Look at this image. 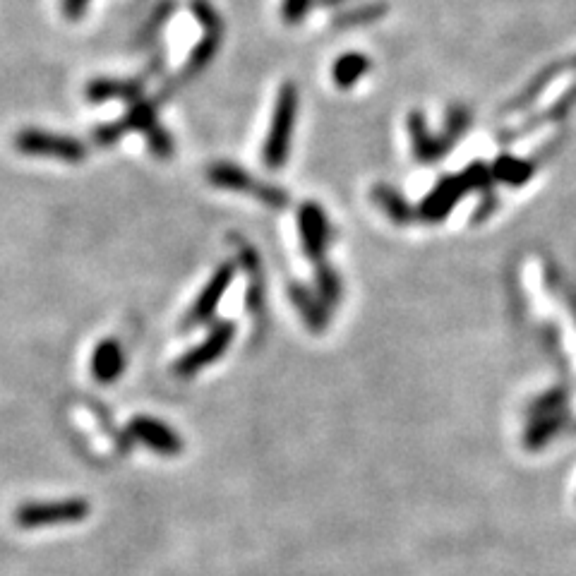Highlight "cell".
<instances>
[{
  "mask_svg": "<svg viewBox=\"0 0 576 576\" xmlns=\"http://www.w3.org/2000/svg\"><path fill=\"white\" fill-rule=\"evenodd\" d=\"M298 118V87L293 82H286L276 96L272 125H269L267 140L262 147V161L269 168H281L288 161L293 142V130H296Z\"/></svg>",
  "mask_w": 576,
  "mask_h": 576,
  "instance_id": "cell-1",
  "label": "cell"
},
{
  "mask_svg": "<svg viewBox=\"0 0 576 576\" xmlns=\"http://www.w3.org/2000/svg\"><path fill=\"white\" fill-rule=\"evenodd\" d=\"M15 147L27 156H48V159L68 161V164H77V161L87 159L84 142L68 135H53V132L46 130L17 132Z\"/></svg>",
  "mask_w": 576,
  "mask_h": 576,
  "instance_id": "cell-2",
  "label": "cell"
},
{
  "mask_svg": "<svg viewBox=\"0 0 576 576\" xmlns=\"http://www.w3.org/2000/svg\"><path fill=\"white\" fill-rule=\"evenodd\" d=\"M87 500H60V502H29L22 504L15 512L17 526L22 528H46L60 524H77L87 519L89 514Z\"/></svg>",
  "mask_w": 576,
  "mask_h": 576,
  "instance_id": "cell-3",
  "label": "cell"
},
{
  "mask_svg": "<svg viewBox=\"0 0 576 576\" xmlns=\"http://www.w3.org/2000/svg\"><path fill=\"white\" fill-rule=\"evenodd\" d=\"M207 180H209V183H214L216 188L248 192V195H255L257 200L272 204V207H284V204L288 202L286 192L281 190V188H274V185L260 183V180L252 178L248 171H243V168L236 166V164H226V161L209 166Z\"/></svg>",
  "mask_w": 576,
  "mask_h": 576,
  "instance_id": "cell-4",
  "label": "cell"
},
{
  "mask_svg": "<svg viewBox=\"0 0 576 576\" xmlns=\"http://www.w3.org/2000/svg\"><path fill=\"white\" fill-rule=\"evenodd\" d=\"M233 336H236V324L216 322L214 329L207 334V339H204L200 346L190 348L188 353H183V356L178 358L173 372H176L178 377L197 375V372L207 368V365H212L214 360H219L221 356H224L226 348L231 346Z\"/></svg>",
  "mask_w": 576,
  "mask_h": 576,
  "instance_id": "cell-5",
  "label": "cell"
},
{
  "mask_svg": "<svg viewBox=\"0 0 576 576\" xmlns=\"http://www.w3.org/2000/svg\"><path fill=\"white\" fill-rule=\"evenodd\" d=\"M233 276H236V267H233L231 262L221 264V267L216 269L212 279L207 281V286L202 288V293L197 296L195 303H192L188 315L183 317V329L200 327V324H207L209 320H212L216 308H219L221 298H224L226 288L231 286Z\"/></svg>",
  "mask_w": 576,
  "mask_h": 576,
  "instance_id": "cell-6",
  "label": "cell"
},
{
  "mask_svg": "<svg viewBox=\"0 0 576 576\" xmlns=\"http://www.w3.org/2000/svg\"><path fill=\"white\" fill-rule=\"evenodd\" d=\"M128 430L132 432L135 440H140L144 447L154 449V452L166 454V456H176L183 452V440L173 428L161 423V420L149 418V416H137L130 420Z\"/></svg>",
  "mask_w": 576,
  "mask_h": 576,
  "instance_id": "cell-7",
  "label": "cell"
},
{
  "mask_svg": "<svg viewBox=\"0 0 576 576\" xmlns=\"http://www.w3.org/2000/svg\"><path fill=\"white\" fill-rule=\"evenodd\" d=\"M567 70H576V56H572L569 60H562V63H550L548 68L540 70L536 77H531V82H526V87L521 89L519 94H514L512 101H507V104L502 106V116H509V113H516V111H524V108L531 106L533 101L540 99L545 89H548L550 84Z\"/></svg>",
  "mask_w": 576,
  "mask_h": 576,
  "instance_id": "cell-8",
  "label": "cell"
},
{
  "mask_svg": "<svg viewBox=\"0 0 576 576\" xmlns=\"http://www.w3.org/2000/svg\"><path fill=\"white\" fill-rule=\"evenodd\" d=\"M574 106H576V84H572V87H569L562 96H557V99L552 101V104L545 108V111H540V113H536V116L526 118L524 123H519L516 128L504 130L502 135H497V140H500V142L519 140V137L528 135V132H533L536 128H540V125H548V123H555V120H562L569 111H572Z\"/></svg>",
  "mask_w": 576,
  "mask_h": 576,
  "instance_id": "cell-9",
  "label": "cell"
},
{
  "mask_svg": "<svg viewBox=\"0 0 576 576\" xmlns=\"http://www.w3.org/2000/svg\"><path fill=\"white\" fill-rule=\"evenodd\" d=\"M125 370V353L123 346L118 344L116 339H106L96 346L94 356H92V375L94 380H99L101 384H111L116 382Z\"/></svg>",
  "mask_w": 576,
  "mask_h": 576,
  "instance_id": "cell-10",
  "label": "cell"
},
{
  "mask_svg": "<svg viewBox=\"0 0 576 576\" xmlns=\"http://www.w3.org/2000/svg\"><path fill=\"white\" fill-rule=\"evenodd\" d=\"M408 130H411L413 137V147H416V154L420 161H435L444 154V149L449 147L447 137H432L428 132V125H425V118L420 116L418 111H413L408 116Z\"/></svg>",
  "mask_w": 576,
  "mask_h": 576,
  "instance_id": "cell-11",
  "label": "cell"
},
{
  "mask_svg": "<svg viewBox=\"0 0 576 576\" xmlns=\"http://www.w3.org/2000/svg\"><path fill=\"white\" fill-rule=\"evenodd\" d=\"M140 84L135 82H118V80H94L87 84V99L92 104H104V101L113 99H140Z\"/></svg>",
  "mask_w": 576,
  "mask_h": 576,
  "instance_id": "cell-12",
  "label": "cell"
},
{
  "mask_svg": "<svg viewBox=\"0 0 576 576\" xmlns=\"http://www.w3.org/2000/svg\"><path fill=\"white\" fill-rule=\"evenodd\" d=\"M389 12V3L384 0H368V3H360L356 8L344 10L336 15L334 27L336 29H351V27H363V24H372L382 20Z\"/></svg>",
  "mask_w": 576,
  "mask_h": 576,
  "instance_id": "cell-13",
  "label": "cell"
},
{
  "mask_svg": "<svg viewBox=\"0 0 576 576\" xmlns=\"http://www.w3.org/2000/svg\"><path fill=\"white\" fill-rule=\"evenodd\" d=\"M370 68L372 63L365 53H344V56H339V60H336L332 68L336 87L341 89L353 87V84H356Z\"/></svg>",
  "mask_w": 576,
  "mask_h": 576,
  "instance_id": "cell-14",
  "label": "cell"
},
{
  "mask_svg": "<svg viewBox=\"0 0 576 576\" xmlns=\"http://www.w3.org/2000/svg\"><path fill=\"white\" fill-rule=\"evenodd\" d=\"M300 231H303L305 248L315 255L324 243V216L317 204H303V209H300Z\"/></svg>",
  "mask_w": 576,
  "mask_h": 576,
  "instance_id": "cell-15",
  "label": "cell"
},
{
  "mask_svg": "<svg viewBox=\"0 0 576 576\" xmlns=\"http://www.w3.org/2000/svg\"><path fill=\"white\" fill-rule=\"evenodd\" d=\"M118 125L123 132L137 130V132H144V135H147V132L152 130L154 125H159V120H156V106L152 104V101H144V99L132 101L128 113H125V118L120 120Z\"/></svg>",
  "mask_w": 576,
  "mask_h": 576,
  "instance_id": "cell-16",
  "label": "cell"
},
{
  "mask_svg": "<svg viewBox=\"0 0 576 576\" xmlns=\"http://www.w3.org/2000/svg\"><path fill=\"white\" fill-rule=\"evenodd\" d=\"M219 41H221V29H207L204 39L195 46V51L190 53L188 68H185V77L195 75V72H200L202 68H207V65L212 63L216 48H219Z\"/></svg>",
  "mask_w": 576,
  "mask_h": 576,
  "instance_id": "cell-17",
  "label": "cell"
},
{
  "mask_svg": "<svg viewBox=\"0 0 576 576\" xmlns=\"http://www.w3.org/2000/svg\"><path fill=\"white\" fill-rule=\"evenodd\" d=\"M533 173V166L524 159H514V156H502L495 164V176L509 185H519L528 180Z\"/></svg>",
  "mask_w": 576,
  "mask_h": 576,
  "instance_id": "cell-18",
  "label": "cell"
},
{
  "mask_svg": "<svg viewBox=\"0 0 576 576\" xmlns=\"http://www.w3.org/2000/svg\"><path fill=\"white\" fill-rule=\"evenodd\" d=\"M144 137H147V144H149V149H152V154L159 156V159H171L173 152H176L173 137L168 135L161 125H154V128L149 130Z\"/></svg>",
  "mask_w": 576,
  "mask_h": 576,
  "instance_id": "cell-19",
  "label": "cell"
},
{
  "mask_svg": "<svg viewBox=\"0 0 576 576\" xmlns=\"http://www.w3.org/2000/svg\"><path fill=\"white\" fill-rule=\"evenodd\" d=\"M468 123H471V113H468L466 108H461V106L449 108V113H447V132H444V137H447L449 142H452L454 137H461L466 132Z\"/></svg>",
  "mask_w": 576,
  "mask_h": 576,
  "instance_id": "cell-20",
  "label": "cell"
},
{
  "mask_svg": "<svg viewBox=\"0 0 576 576\" xmlns=\"http://www.w3.org/2000/svg\"><path fill=\"white\" fill-rule=\"evenodd\" d=\"M315 5V0H284L281 3V17L286 24H300L308 17V12Z\"/></svg>",
  "mask_w": 576,
  "mask_h": 576,
  "instance_id": "cell-21",
  "label": "cell"
},
{
  "mask_svg": "<svg viewBox=\"0 0 576 576\" xmlns=\"http://www.w3.org/2000/svg\"><path fill=\"white\" fill-rule=\"evenodd\" d=\"M89 0H63V10L70 20H80L82 12L87 10Z\"/></svg>",
  "mask_w": 576,
  "mask_h": 576,
  "instance_id": "cell-22",
  "label": "cell"
},
{
  "mask_svg": "<svg viewBox=\"0 0 576 576\" xmlns=\"http://www.w3.org/2000/svg\"><path fill=\"white\" fill-rule=\"evenodd\" d=\"M317 3L324 5V8H341V5L351 3V0H317Z\"/></svg>",
  "mask_w": 576,
  "mask_h": 576,
  "instance_id": "cell-23",
  "label": "cell"
}]
</instances>
